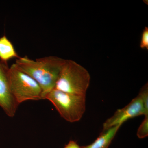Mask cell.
<instances>
[{
	"label": "cell",
	"mask_w": 148,
	"mask_h": 148,
	"mask_svg": "<svg viewBox=\"0 0 148 148\" xmlns=\"http://www.w3.org/2000/svg\"><path fill=\"white\" fill-rule=\"evenodd\" d=\"M66 60L58 56H49L34 60L25 56L17 58L15 64L39 84L45 99L46 94L55 88Z\"/></svg>",
	"instance_id": "1"
},
{
	"label": "cell",
	"mask_w": 148,
	"mask_h": 148,
	"mask_svg": "<svg viewBox=\"0 0 148 148\" xmlns=\"http://www.w3.org/2000/svg\"><path fill=\"white\" fill-rule=\"evenodd\" d=\"M90 82V74L85 68L73 60H66L54 88L68 93L86 95Z\"/></svg>",
	"instance_id": "2"
},
{
	"label": "cell",
	"mask_w": 148,
	"mask_h": 148,
	"mask_svg": "<svg viewBox=\"0 0 148 148\" xmlns=\"http://www.w3.org/2000/svg\"><path fill=\"white\" fill-rule=\"evenodd\" d=\"M8 77L12 93L19 105L28 101L44 99L39 84L15 63L9 68Z\"/></svg>",
	"instance_id": "3"
},
{
	"label": "cell",
	"mask_w": 148,
	"mask_h": 148,
	"mask_svg": "<svg viewBox=\"0 0 148 148\" xmlns=\"http://www.w3.org/2000/svg\"><path fill=\"white\" fill-rule=\"evenodd\" d=\"M61 117L71 123L79 121L86 110V95L68 93L54 88L46 94Z\"/></svg>",
	"instance_id": "4"
},
{
	"label": "cell",
	"mask_w": 148,
	"mask_h": 148,
	"mask_svg": "<svg viewBox=\"0 0 148 148\" xmlns=\"http://www.w3.org/2000/svg\"><path fill=\"white\" fill-rule=\"evenodd\" d=\"M8 70V64L0 60V107L8 116L13 117L19 105L11 90Z\"/></svg>",
	"instance_id": "5"
},
{
	"label": "cell",
	"mask_w": 148,
	"mask_h": 148,
	"mask_svg": "<svg viewBox=\"0 0 148 148\" xmlns=\"http://www.w3.org/2000/svg\"><path fill=\"white\" fill-rule=\"evenodd\" d=\"M141 115L145 116V112L142 100L138 95L127 106L118 110L112 116L104 123L103 130L116 125H121L128 120Z\"/></svg>",
	"instance_id": "6"
},
{
	"label": "cell",
	"mask_w": 148,
	"mask_h": 148,
	"mask_svg": "<svg viewBox=\"0 0 148 148\" xmlns=\"http://www.w3.org/2000/svg\"><path fill=\"white\" fill-rule=\"evenodd\" d=\"M121 126L116 125L103 130V132L93 143L88 145L81 147V148H108Z\"/></svg>",
	"instance_id": "7"
},
{
	"label": "cell",
	"mask_w": 148,
	"mask_h": 148,
	"mask_svg": "<svg viewBox=\"0 0 148 148\" xmlns=\"http://www.w3.org/2000/svg\"><path fill=\"white\" fill-rule=\"evenodd\" d=\"M13 45L5 35L0 38V60L7 64L8 61L14 58H19Z\"/></svg>",
	"instance_id": "8"
},
{
	"label": "cell",
	"mask_w": 148,
	"mask_h": 148,
	"mask_svg": "<svg viewBox=\"0 0 148 148\" xmlns=\"http://www.w3.org/2000/svg\"><path fill=\"white\" fill-rule=\"evenodd\" d=\"M138 95L140 96L142 103H143L145 115V116H148V84H146L141 88Z\"/></svg>",
	"instance_id": "9"
},
{
	"label": "cell",
	"mask_w": 148,
	"mask_h": 148,
	"mask_svg": "<svg viewBox=\"0 0 148 148\" xmlns=\"http://www.w3.org/2000/svg\"><path fill=\"white\" fill-rule=\"evenodd\" d=\"M137 136L140 139H143L148 135V116H145L137 132Z\"/></svg>",
	"instance_id": "10"
},
{
	"label": "cell",
	"mask_w": 148,
	"mask_h": 148,
	"mask_svg": "<svg viewBox=\"0 0 148 148\" xmlns=\"http://www.w3.org/2000/svg\"><path fill=\"white\" fill-rule=\"evenodd\" d=\"M140 47L142 49L148 50V28L145 27L141 36Z\"/></svg>",
	"instance_id": "11"
},
{
	"label": "cell",
	"mask_w": 148,
	"mask_h": 148,
	"mask_svg": "<svg viewBox=\"0 0 148 148\" xmlns=\"http://www.w3.org/2000/svg\"><path fill=\"white\" fill-rule=\"evenodd\" d=\"M64 148H81V147L76 142L71 140L66 145Z\"/></svg>",
	"instance_id": "12"
}]
</instances>
